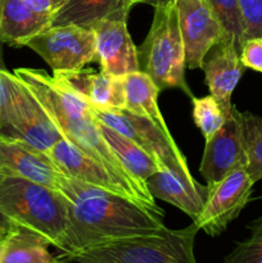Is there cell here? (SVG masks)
<instances>
[{"mask_svg": "<svg viewBox=\"0 0 262 263\" xmlns=\"http://www.w3.org/2000/svg\"><path fill=\"white\" fill-rule=\"evenodd\" d=\"M5 234H7V226L3 225V222L0 221V243H2L3 239H4Z\"/></svg>", "mask_w": 262, "mask_h": 263, "instance_id": "32", "label": "cell"}, {"mask_svg": "<svg viewBox=\"0 0 262 263\" xmlns=\"http://www.w3.org/2000/svg\"><path fill=\"white\" fill-rule=\"evenodd\" d=\"M123 0H68L51 18L50 26L77 25L91 28L120 8Z\"/></svg>", "mask_w": 262, "mask_h": 263, "instance_id": "22", "label": "cell"}, {"mask_svg": "<svg viewBox=\"0 0 262 263\" xmlns=\"http://www.w3.org/2000/svg\"><path fill=\"white\" fill-rule=\"evenodd\" d=\"M244 68L239 57V49L230 40H225L215 46L210 57H205L202 64L204 81L210 94L217 100L226 116L230 115L233 103L231 95L240 81Z\"/></svg>", "mask_w": 262, "mask_h": 263, "instance_id": "17", "label": "cell"}, {"mask_svg": "<svg viewBox=\"0 0 262 263\" xmlns=\"http://www.w3.org/2000/svg\"><path fill=\"white\" fill-rule=\"evenodd\" d=\"M53 77L79 94L92 108L104 112H122L126 109V89L122 76L81 68L55 71Z\"/></svg>", "mask_w": 262, "mask_h": 263, "instance_id": "14", "label": "cell"}, {"mask_svg": "<svg viewBox=\"0 0 262 263\" xmlns=\"http://www.w3.org/2000/svg\"><path fill=\"white\" fill-rule=\"evenodd\" d=\"M212 8L225 31L226 40L233 41L240 50L244 40V26L239 0H205Z\"/></svg>", "mask_w": 262, "mask_h": 263, "instance_id": "25", "label": "cell"}, {"mask_svg": "<svg viewBox=\"0 0 262 263\" xmlns=\"http://www.w3.org/2000/svg\"><path fill=\"white\" fill-rule=\"evenodd\" d=\"M98 127L108 145L122 162L126 171L139 182L146 185L145 181L152 175L161 171L156 159L133 140L121 135L104 123L98 122Z\"/></svg>", "mask_w": 262, "mask_h": 263, "instance_id": "21", "label": "cell"}, {"mask_svg": "<svg viewBox=\"0 0 262 263\" xmlns=\"http://www.w3.org/2000/svg\"><path fill=\"white\" fill-rule=\"evenodd\" d=\"M36 13L53 18L66 5L68 0H23Z\"/></svg>", "mask_w": 262, "mask_h": 263, "instance_id": "30", "label": "cell"}, {"mask_svg": "<svg viewBox=\"0 0 262 263\" xmlns=\"http://www.w3.org/2000/svg\"><path fill=\"white\" fill-rule=\"evenodd\" d=\"M128 10L120 8L92 26L97 59L103 72L125 76L140 71L138 48L127 30Z\"/></svg>", "mask_w": 262, "mask_h": 263, "instance_id": "11", "label": "cell"}, {"mask_svg": "<svg viewBox=\"0 0 262 263\" xmlns=\"http://www.w3.org/2000/svg\"><path fill=\"white\" fill-rule=\"evenodd\" d=\"M239 7L244 26V40L262 36V0H239Z\"/></svg>", "mask_w": 262, "mask_h": 263, "instance_id": "28", "label": "cell"}, {"mask_svg": "<svg viewBox=\"0 0 262 263\" xmlns=\"http://www.w3.org/2000/svg\"><path fill=\"white\" fill-rule=\"evenodd\" d=\"M25 46L38 53L53 72L76 71L97 61L94 30L82 26H50Z\"/></svg>", "mask_w": 262, "mask_h": 263, "instance_id": "7", "label": "cell"}, {"mask_svg": "<svg viewBox=\"0 0 262 263\" xmlns=\"http://www.w3.org/2000/svg\"><path fill=\"white\" fill-rule=\"evenodd\" d=\"M194 222L184 229H164L154 235L133 236L55 257V263H197Z\"/></svg>", "mask_w": 262, "mask_h": 263, "instance_id": "4", "label": "cell"}, {"mask_svg": "<svg viewBox=\"0 0 262 263\" xmlns=\"http://www.w3.org/2000/svg\"><path fill=\"white\" fill-rule=\"evenodd\" d=\"M189 69L202 68L205 57L226 40L217 15L205 0H175Z\"/></svg>", "mask_w": 262, "mask_h": 263, "instance_id": "10", "label": "cell"}, {"mask_svg": "<svg viewBox=\"0 0 262 263\" xmlns=\"http://www.w3.org/2000/svg\"><path fill=\"white\" fill-rule=\"evenodd\" d=\"M0 217L7 226L28 229L63 251L68 208L58 190L0 172Z\"/></svg>", "mask_w": 262, "mask_h": 263, "instance_id": "3", "label": "cell"}, {"mask_svg": "<svg viewBox=\"0 0 262 263\" xmlns=\"http://www.w3.org/2000/svg\"><path fill=\"white\" fill-rule=\"evenodd\" d=\"M57 190L68 208V228L62 253L133 236L154 235L166 229L164 213L152 212L127 198L64 174L59 177Z\"/></svg>", "mask_w": 262, "mask_h": 263, "instance_id": "1", "label": "cell"}, {"mask_svg": "<svg viewBox=\"0 0 262 263\" xmlns=\"http://www.w3.org/2000/svg\"><path fill=\"white\" fill-rule=\"evenodd\" d=\"M240 118L247 153V171L256 184L262 180V116L240 112Z\"/></svg>", "mask_w": 262, "mask_h": 263, "instance_id": "23", "label": "cell"}, {"mask_svg": "<svg viewBox=\"0 0 262 263\" xmlns=\"http://www.w3.org/2000/svg\"><path fill=\"white\" fill-rule=\"evenodd\" d=\"M122 77L126 89V112L148 118L158 125L167 135H172L157 103L161 90L154 84L152 77L144 71L131 72Z\"/></svg>", "mask_w": 262, "mask_h": 263, "instance_id": "20", "label": "cell"}, {"mask_svg": "<svg viewBox=\"0 0 262 263\" xmlns=\"http://www.w3.org/2000/svg\"><path fill=\"white\" fill-rule=\"evenodd\" d=\"M0 244H2V243H0Z\"/></svg>", "mask_w": 262, "mask_h": 263, "instance_id": "34", "label": "cell"}, {"mask_svg": "<svg viewBox=\"0 0 262 263\" xmlns=\"http://www.w3.org/2000/svg\"><path fill=\"white\" fill-rule=\"evenodd\" d=\"M23 86L14 73L0 68V123L4 122L21 99Z\"/></svg>", "mask_w": 262, "mask_h": 263, "instance_id": "27", "label": "cell"}, {"mask_svg": "<svg viewBox=\"0 0 262 263\" xmlns=\"http://www.w3.org/2000/svg\"><path fill=\"white\" fill-rule=\"evenodd\" d=\"M248 229V238L236 244L222 263H262V215L252 221Z\"/></svg>", "mask_w": 262, "mask_h": 263, "instance_id": "26", "label": "cell"}, {"mask_svg": "<svg viewBox=\"0 0 262 263\" xmlns=\"http://www.w3.org/2000/svg\"><path fill=\"white\" fill-rule=\"evenodd\" d=\"M253 185L247 167L235 170L220 181L207 184L204 205L193 222L207 235H221L249 202Z\"/></svg>", "mask_w": 262, "mask_h": 263, "instance_id": "8", "label": "cell"}, {"mask_svg": "<svg viewBox=\"0 0 262 263\" xmlns=\"http://www.w3.org/2000/svg\"><path fill=\"white\" fill-rule=\"evenodd\" d=\"M0 138L22 141L48 153L63 136L38 100L23 86L21 99L4 122L0 123Z\"/></svg>", "mask_w": 262, "mask_h": 263, "instance_id": "13", "label": "cell"}, {"mask_svg": "<svg viewBox=\"0 0 262 263\" xmlns=\"http://www.w3.org/2000/svg\"><path fill=\"white\" fill-rule=\"evenodd\" d=\"M91 115L95 121L104 123L121 135L126 136L151 154L159 168L188 166L186 158L174 140L158 125L145 117L122 112H104L91 107Z\"/></svg>", "mask_w": 262, "mask_h": 263, "instance_id": "9", "label": "cell"}, {"mask_svg": "<svg viewBox=\"0 0 262 263\" xmlns=\"http://www.w3.org/2000/svg\"><path fill=\"white\" fill-rule=\"evenodd\" d=\"M140 68L148 73L158 89H180L193 98L185 80V48L179 25L176 2L154 7V17L145 40L138 48Z\"/></svg>", "mask_w": 262, "mask_h": 263, "instance_id": "5", "label": "cell"}, {"mask_svg": "<svg viewBox=\"0 0 262 263\" xmlns=\"http://www.w3.org/2000/svg\"><path fill=\"white\" fill-rule=\"evenodd\" d=\"M239 57L246 68L262 73V36L246 39L241 43Z\"/></svg>", "mask_w": 262, "mask_h": 263, "instance_id": "29", "label": "cell"}, {"mask_svg": "<svg viewBox=\"0 0 262 263\" xmlns=\"http://www.w3.org/2000/svg\"><path fill=\"white\" fill-rule=\"evenodd\" d=\"M49 246L44 236L21 226L8 225L0 244V263H55Z\"/></svg>", "mask_w": 262, "mask_h": 263, "instance_id": "19", "label": "cell"}, {"mask_svg": "<svg viewBox=\"0 0 262 263\" xmlns=\"http://www.w3.org/2000/svg\"><path fill=\"white\" fill-rule=\"evenodd\" d=\"M240 167H247V153L240 112L233 105L222 127L205 141L199 172L207 184H213Z\"/></svg>", "mask_w": 262, "mask_h": 263, "instance_id": "12", "label": "cell"}, {"mask_svg": "<svg viewBox=\"0 0 262 263\" xmlns=\"http://www.w3.org/2000/svg\"><path fill=\"white\" fill-rule=\"evenodd\" d=\"M156 199H162L197 220L207 198V186L198 184L188 166L172 167L152 175L145 181Z\"/></svg>", "mask_w": 262, "mask_h": 263, "instance_id": "15", "label": "cell"}, {"mask_svg": "<svg viewBox=\"0 0 262 263\" xmlns=\"http://www.w3.org/2000/svg\"><path fill=\"white\" fill-rule=\"evenodd\" d=\"M0 172L15 175L57 190L59 171L50 157L18 140L0 138Z\"/></svg>", "mask_w": 262, "mask_h": 263, "instance_id": "16", "label": "cell"}, {"mask_svg": "<svg viewBox=\"0 0 262 263\" xmlns=\"http://www.w3.org/2000/svg\"><path fill=\"white\" fill-rule=\"evenodd\" d=\"M166 2H170V0H123L122 4H123V8L130 12V9L134 7V5L140 4V3H144V4H151L153 5V7H156V5L162 4V3H166Z\"/></svg>", "mask_w": 262, "mask_h": 263, "instance_id": "31", "label": "cell"}, {"mask_svg": "<svg viewBox=\"0 0 262 263\" xmlns=\"http://www.w3.org/2000/svg\"><path fill=\"white\" fill-rule=\"evenodd\" d=\"M13 73L38 100L66 140L104 164L113 174L140 189L148 190L146 185L139 182L126 171L122 162L104 140L91 115V105L86 100L43 69L22 67L15 68Z\"/></svg>", "mask_w": 262, "mask_h": 263, "instance_id": "2", "label": "cell"}, {"mask_svg": "<svg viewBox=\"0 0 262 263\" xmlns=\"http://www.w3.org/2000/svg\"><path fill=\"white\" fill-rule=\"evenodd\" d=\"M48 156L66 176L127 198L152 212L164 213L163 210L157 205L156 198L148 190L140 189L113 174L104 164L92 159L64 138L48 152Z\"/></svg>", "mask_w": 262, "mask_h": 263, "instance_id": "6", "label": "cell"}, {"mask_svg": "<svg viewBox=\"0 0 262 263\" xmlns=\"http://www.w3.org/2000/svg\"><path fill=\"white\" fill-rule=\"evenodd\" d=\"M193 120L200 130L205 141H210L223 126L228 116L221 109L220 104L212 95L192 98Z\"/></svg>", "mask_w": 262, "mask_h": 263, "instance_id": "24", "label": "cell"}, {"mask_svg": "<svg viewBox=\"0 0 262 263\" xmlns=\"http://www.w3.org/2000/svg\"><path fill=\"white\" fill-rule=\"evenodd\" d=\"M51 17L31 9L23 0H0V41L25 46L30 39L50 27Z\"/></svg>", "mask_w": 262, "mask_h": 263, "instance_id": "18", "label": "cell"}, {"mask_svg": "<svg viewBox=\"0 0 262 263\" xmlns=\"http://www.w3.org/2000/svg\"><path fill=\"white\" fill-rule=\"evenodd\" d=\"M0 68L5 69L4 59H3V43H2V41H0Z\"/></svg>", "mask_w": 262, "mask_h": 263, "instance_id": "33", "label": "cell"}]
</instances>
